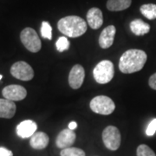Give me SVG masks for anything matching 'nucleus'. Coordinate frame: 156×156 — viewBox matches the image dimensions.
I'll return each mask as SVG.
<instances>
[{"instance_id": "obj_11", "label": "nucleus", "mask_w": 156, "mask_h": 156, "mask_svg": "<svg viewBox=\"0 0 156 156\" xmlns=\"http://www.w3.org/2000/svg\"><path fill=\"white\" fill-rule=\"evenodd\" d=\"M37 129V123L31 120H25L17 125V134L22 139H26L31 137L36 133Z\"/></svg>"}, {"instance_id": "obj_7", "label": "nucleus", "mask_w": 156, "mask_h": 156, "mask_svg": "<svg viewBox=\"0 0 156 156\" xmlns=\"http://www.w3.org/2000/svg\"><path fill=\"white\" fill-rule=\"evenodd\" d=\"M11 74L15 78L21 81H30L34 77V70L26 62H15L11 68Z\"/></svg>"}, {"instance_id": "obj_22", "label": "nucleus", "mask_w": 156, "mask_h": 156, "mask_svg": "<svg viewBox=\"0 0 156 156\" xmlns=\"http://www.w3.org/2000/svg\"><path fill=\"white\" fill-rule=\"evenodd\" d=\"M136 154L137 156H156L155 153L145 144H141L137 147Z\"/></svg>"}, {"instance_id": "obj_10", "label": "nucleus", "mask_w": 156, "mask_h": 156, "mask_svg": "<svg viewBox=\"0 0 156 156\" xmlns=\"http://www.w3.org/2000/svg\"><path fill=\"white\" fill-rule=\"evenodd\" d=\"M76 138V133L70 129H63L58 134L56 139V144L57 147L64 149L70 147L75 143Z\"/></svg>"}, {"instance_id": "obj_3", "label": "nucleus", "mask_w": 156, "mask_h": 156, "mask_svg": "<svg viewBox=\"0 0 156 156\" xmlns=\"http://www.w3.org/2000/svg\"><path fill=\"white\" fill-rule=\"evenodd\" d=\"M114 64L108 60L100 62L93 70V76L95 82L100 84L108 83L114 77Z\"/></svg>"}, {"instance_id": "obj_4", "label": "nucleus", "mask_w": 156, "mask_h": 156, "mask_svg": "<svg viewBox=\"0 0 156 156\" xmlns=\"http://www.w3.org/2000/svg\"><path fill=\"white\" fill-rule=\"evenodd\" d=\"M89 106L92 111L102 115H110L115 108V102L111 98L106 95H98L94 97L90 101Z\"/></svg>"}, {"instance_id": "obj_25", "label": "nucleus", "mask_w": 156, "mask_h": 156, "mask_svg": "<svg viewBox=\"0 0 156 156\" xmlns=\"http://www.w3.org/2000/svg\"><path fill=\"white\" fill-rule=\"evenodd\" d=\"M0 156H13V153L4 147H0Z\"/></svg>"}, {"instance_id": "obj_16", "label": "nucleus", "mask_w": 156, "mask_h": 156, "mask_svg": "<svg viewBox=\"0 0 156 156\" xmlns=\"http://www.w3.org/2000/svg\"><path fill=\"white\" fill-rule=\"evenodd\" d=\"M130 30L136 36H143L150 30V25L141 19H134L130 23Z\"/></svg>"}, {"instance_id": "obj_2", "label": "nucleus", "mask_w": 156, "mask_h": 156, "mask_svg": "<svg viewBox=\"0 0 156 156\" xmlns=\"http://www.w3.org/2000/svg\"><path fill=\"white\" fill-rule=\"evenodd\" d=\"M60 32L69 37H78L87 31V23L77 16H68L57 23Z\"/></svg>"}, {"instance_id": "obj_14", "label": "nucleus", "mask_w": 156, "mask_h": 156, "mask_svg": "<svg viewBox=\"0 0 156 156\" xmlns=\"http://www.w3.org/2000/svg\"><path fill=\"white\" fill-rule=\"evenodd\" d=\"M17 106L14 101L8 99H0V118L11 119L15 115Z\"/></svg>"}, {"instance_id": "obj_1", "label": "nucleus", "mask_w": 156, "mask_h": 156, "mask_svg": "<svg viewBox=\"0 0 156 156\" xmlns=\"http://www.w3.org/2000/svg\"><path fill=\"white\" fill-rule=\"evenodd\" d=\"M147 59L144 50L131 49L123 53L120 61L119 69L124 74H132L141 70Z\"/></svg>"}, {"instance_id": "obj_17", "label": "nucleus", "mask_w": 156, "mask_h": 156, "mask_svg": "<svg viewBox=\"0 0 156 156\" xmlns=\"http://www.w3.org/2000/svg\"><path fill=\"white\" fill-rule=\"evenodd\" d=\"M132 4V0H108L107 8L108 11H121L128 9Z\"/></svg>"}, {"instance_id": "obj_26", "label": "nucleus", "mask_w": 156, "mask_h": 156, "mask_svg": "<svg viewBox=\"0 0 156 156\" xmlns=\"http://www.w3.org/2000/svg\"><path fill=\"white\" fill-rule=\"evenodd\" d=\"M76 128H77V123L76 122H71L69 124V129L70 130H75Z\"/></svg>"}, {"instance_id": "obj_9", "label": "nucleus", "mask_w": 156, "mask_h": 156, "mask_svg": "<svg viewBox=\"0 0 156 156\" xmlns=\"http://www.w3.org/2000/svg\"><path fill=\"white\" fill-rule=\"evenodd\" d=\"M85 77L83 67L80 64L73 66L69 75V84L73 89H78L82 85Z\"/></svg>"}, {"instance_id": "obj_19", "label": "nucleus", "mask_w": 156, "mask_h": 156, "mask_svg": "<svg viewBox=\"0 0 156 156\" xmlns=\"http://www.w3.org/2000/svg\"><path fill=\"white\" fill-rule=\"evenodd\" d=\"M61 156H86L85 155V152L81 148L77 147H68L62 149L60 153Z\"/></svg>"}, {"instance_id": "obj_27", "label": "nucleus", "mask_w": 156, "mask_h": 156, "mask_svg": "<svg viewBox=\"0 0 156 156\" xmlns=\"http://www.w3.org/2000/svg\"><path fill=\"white\" fill-rule=\"evenodd\" d=\"M2 78H3V76H2V75H0V80H1Z\"/></svg>"}, {"instance_id": "obj_24", "label": "nucleus", "mask_w": 156, "mask_h": 156, "mask_svg": "<svg viewBox=\"0 0 156 156\" xmlns=\"http://www.w3.org/2000/svg\"><path fill=\"white\" fill-rule=\"evenodd\" d=\"M148 84H149L151 89L156 90V73L151 76L149 81H148Z\"/></svg>"}, {"instance_id": "obj_13", "label": "nucleus", "mask_w": 156, "mask_h": 156, "mask_svg": "<svg viewBox=\"0 0 156 156\" xmlns=\"http://www.w3.org/2000/svg\"><path fill=\"white\" fill-rule=\"evenodd\" d=\"M87 22L93 30H97L103 23V16L102 12L98 8H91L87 13Z\"/></svg>"}, {"instance_id": "obj_8", "label": "nucleus", "mask_w": 156, "mask_h": 156, "mask_svg": "<svg viewBox=\"0 0 156 156\" xmlns=\"http://www.w3.org/2000/svg\"><path fill=\"white\" fill-rule=\"evenodd\" d=\"M2 95L5 99L12 101H17L23 100L27 96V90L21 85L11 84L3 89Z\"/></svg>"}, {"instance_id": "obj_23", "label": "nucleus", "mask_w": 156, "mask_h": 156, "mask_svg": "<svg viewBox=\"0 0 156 156\" xmlns=\"http://www.w3.org/2000/svg\"><path fill=\"white\" fill-rule=\"evenodd\" d=\"M156 132V118L153 119L150 122V123L148 124L147 130H146V134L147 136H153L154 134H155Z\"/></svg>"}, {"instance_id": "obj_20", "label": "nucleus", "mask_w": 156, "mask_h": 156, "mask_svg": "<svg viewBox=\"0 0 156 156\" xmlns=\"http://www.w3.org/2000/svg\"><path fill=\"white\" fill-rule=\"evenodd\" d=\"M41 35L45 39H48V40L52 39V27L50 24V23L47 22V21H44L42 23Z\"/></svg>"}, {"instance_id": "obj_12", "label": "nucleus", "mask_w": 156, "mask_h": 156, "mask_svg": "<svg viewBox=\"0 0 156 156\" xmlns=\"http://www.w3.org/2000/svg\"><path fill=\"white\" fill-rule=\"evenodd\" d=\"M116 29L114 25H109L104 29L99 37V45L102 49H108L114 44Z\"/></svg>"}, {"instance_id": "obj_5", "label": "nucleus", "mask_w": 156, "mask_h": 156, "mask_svg": "<svg viewBox=\"0 0 156 156\" xmlns=\"http://www.w3.org/2000/svg\"><path fill=\"white\" fill-rule=\"evenodd\" d=\"M20 39L23 46L30 52L37 53L42 48V43L36 30L32 28L23 29L20 34Z\"/></svg>"}, {"instance_id": "obj_21", "label": "nucleus", "mask_w": 156, "mask_h": 156, "mask_svg": "<svg viewBox=\"0 0 156 156\" xmlns=\"http://www.w3.org/2000/svg\"><path fill=\"white\" fill-rule=\"evenodd\" d=\"M56 47L57 51L63 52L65 50H69V42L66 37H60L58 40L56 41Z\"/></svg>"}, {"instance_id": "obj_18", "label": "nucleus", "mask_w": 156, "mask_h": 156, "mask_svg": "<svg viewBox=\"0 0 156 156\" xmlns=\"http://www.w3.org/2000/svg\"><path fill=\"white\" fill-rule=\"evenodd\" d=\"M141 14L149 20L156 18V5L154 4H146L142 5L140 8Z\"/></svg>"}, {"instance_id": "obj_6", "label": "nucleus", "mask_w": 156, "mask_h": 156, "mask_svg": "<svg viewBox=\"0 0 156 156\" xmlns=\"http://www.w3.org/2000/svg\"><path fill=\"white\" fill-rule=\"evenodd\" d=\"M102 141L108 149L117 150L121 145V133L115 126H108L102 132Z\"/></svg>"}, {"instance_id": "obj_15", "label": "nucleus", "mask_w": 156, "mask_h": 156, "mask_svg": "<svg viewBox=\"0 0 156 156\" xmlns=\"http://www.w3.org/2000/svg\"><path fill=\"white\" fill-rule=\"evenodd\" d=\"M49 141H50V139L47 134H45L44 132H36L30 137V144L34 149L42 150V149H44L48 146Z\"/></svg>"}]
</instances>
